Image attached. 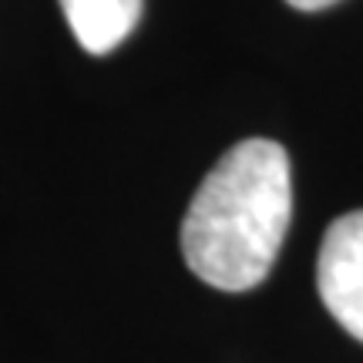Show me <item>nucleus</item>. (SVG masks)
Returning a JSON list of instances; mask_svg holds the SVG:
<instances>
[{"label":"nucleus","mask_w":363,"mask_h":363,"mask_svg":"<svg viewBox=\"0 0 363 363\" xmlns=\"http://www.w3.org/2000/svg\"><path fill=\"white\" fill-rule=\"evenodd\" d=\"M61 11L84 51L108 54L138 27L142 0H61Z\"/></svg>","instance_id":"3"},{"label":"nucleus","mask_w":363,"mask_h":363,"mask_svg":"<svg viewBox=\"0 0 363 363\" xmlns=\"http://www.w3.org/2000/svg\"><path fill=\"white\" fill-rule=\"evenodd\" d=\"M293 219L289 155L246 138L216 162L182 222V256L202 283L246 293L269 276Z\"/></svg>","instance_id":"1"},{"label":"nucleus","mask_w":363,"mask_h":363,"mask_svg":"<svg viewBox=\"0 0 363 363\" xmlns=\"http://www.w3.org/2000/svg\"><path fill=\"white\" fill-rule=\"evenodd\" d=\"M316 286L330 316L363 343V208L340 216L326 229Z\"/></svg>","instance_id":"2"},{"label":"nucleus","mask_w":363,"mask_h":363,"mask_svg":"<svg viewBox=\"0 0 363 363\" xmlns=\"http://www.w3.org/2000/svg\"><path fill=\"white\" fill-rule=\"evenodd\" d=\"M289 7H296V11H323L330 4H337V0H286Z\"/></svg>","instance_id":"4"}]
</instances>
